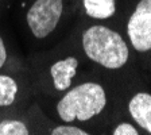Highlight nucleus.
I'll return each instance as SVG.
<instances>
[{
	"label": "nucleus",
	"instance_id": "obj_10",
	"mask_svg": "<svg viewBox=\"0 0 151 135\" xmlns=\"http://www.w3.org/2000/svg\"><path fill=\"white\" fill-rule=\"evenodd\" d=\"M53 135H88V132L78 127L73 126H58L51 131Z\"/></svg>",
	"mask_w": 151,
	"mask_h": 135
},
{
	"label": "nucleus",
	"instance_id": "obj_5",
	"mask_svg": "<svg viewBox=\"0 0 151 135\" xmlns=\"http://www.w3.org/2000/svg\"><path fill=\"white\" fill-rule=\"evenodd\" d=\"M128 111L132 119L151 134V95L139 92L129 100Z\"/></svg>",
	"mask_w": 151,
	"mask_h": 135
},
{
	"label": "nucleus",
	"instance_id": "obj_3",
	"mask_svg": "<svg viewBox=\"0 0 151 135\" xmlns=\"http://www.w3.org/2000/svg\"><path fill=\"white\" fill-rule=\"evenodd\" d=\"M63 12V0H35L26 15L32 35L38 39L54 31Z\"/></svg>",
	"mask_w": 151,
	"mask_h": 135
},
{
	"label": "nucleus",
	"instance_id": "obj_6",
	"mask_svg": "<svg viewBox=\"0 0 151 135\" xmlns=\"http://www.w3.org/2000/svg\"><path fill=\"white\" fill-rule=\"evenodd\" d=\"M78 66V60L74 57H68L65 60L57 61L50 69L53 82L58 91H66L70 88L72 80L76 76Z\"/></svg>",
	"mask_w": 151,
	"mask_h": 135
},
{
	"label": "nucleus",
	"instance_id": "obj_9",
	"mask_svg": "<svg viewBox=\"0 0 151 135\" xmlns=\"http://www.w3.org/2000/svg\"><path fill=\"white\" fill-rule=\"evenodd\" d=\"M28 129L20 120H4L0 123V135H27Z\"/></svg>",
	"mask_w": 151,
	"mask_h": 135
},
{
	"label": "nucleus",
	"instance_id": "obj_7",
	"mask_svg": "<svg viewBox=\"0 0 151 135\" xmlns=\"http://www.w3.org/2000/svg\"><path fill=\"white\" fill-rule=\"evenodd\" d=\"M84 8L93 19H108L116 11L115 0H84Z\"/></svg>",
	"mask_w": 151,
	"mask_h": 135
},
{
	"label": "nucleus",
	"instance_id": "obj_2",
	"mask_svg": "<svg viewBox=\"0 0 151 135\" xmlns=\"http://www.w3.org/2000/svg\"><path fill=\"white\" fill-rule=\"evenodd\" d=\"M107 104V95L101 85L84 82L70 89L60 100L57 112L63 122H86L99 115Z\"/></svg>",
	"mask_w": 151,
	"mask_h": 135
},
{
	"label": "nucleus",
	"instance_id": "obj_8",
	"mask_svg": "<svg viewBox=\"0 0 151 135\" xmlns=\"http://www.w3.org/2000/svg\"><path fill=\"white\" fill-rule=\"evenodd\" d=\"M18 93V85L9 76H0V107H8L14 103Z\"/></svg>",
	"mask_w": 151,
	"mask_h": 135
},
{
	"label": "nucleus",
	"instance_id": "obj_1",
	"mask_svg": "<svg viewBox=\"0 0 151 135\" xmlns=\"http://www.w3.org/2000/svg\"><path fill=\"white\" fill-rule=\"evenodd\" d=\"M82 49L89 60L108 69H119L124 66L129 57L128 46L122 35L101 25L85 30Z\"/></svg>",
	"mask_w": 151,
	"mask_h": 135
},
{
	"label": "nucleus",
	"instance_id": "obj_11",
	"mask_svg": "<svg viewBox=\"0 0 151 135\" xmlns=\"http://www.w3.org/2000/svg\"><path fill=\"white\" fill-rule=\"evenodd\" d=\"M113 134L115 135H138L139 131L132 124H129V123H123V124H119L115 129Z\"/></svg>",
	"mask_w": 151,
	"mask_h": 135
},
{
	"label": "nucleus",
	"instance_id": "obj_4",
	"mask_svg": "<svg viewBox=\"0 0 151 135\" xmlns=\"http://www.w3.org/2000/svg\"><path fill=\"white\" fill-rule=\"evenodd\" d=\"M127 34L136 51L151 50V0H140L127 25Z\"/></svg>",
	"mask_w": 151,
	"mask_h": 135
},
{
	"label": "nucleus",
	"instance_id": "obj_12",
	"mask_svg": "<svg viewBox=\"0 0 151 135\" xmlns=\"http://www.w3.org/2000/svg\"><path fill=\"white\" fill-rule=\"evenodd\" d=\"M6 60H7V50H6V46H4L3 39L0 38V68L4 65Z\"/></svg>",
	"mask_w": 151,
	"mask_h": 135
}]
</instances>
